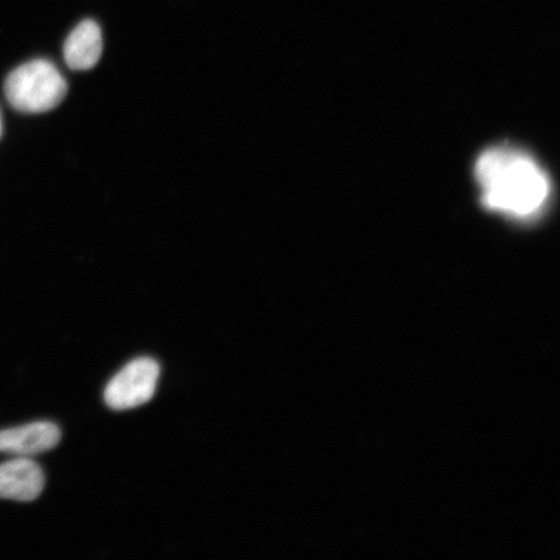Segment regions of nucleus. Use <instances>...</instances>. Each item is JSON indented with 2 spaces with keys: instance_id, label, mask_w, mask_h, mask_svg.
I'll return each mask as SVG.
<instances>
[{
  "instance_id": "1",
  "label": "nucleus",
  "mask_w": 560,
  "mask_h": 560,
  "mask_svg": "<svg viewBox=\"0 0 560 560\" xmlns=\"http://www.w3.org/2000/svg\"><path fill=\"white\" fill-rule=\"evenodd\" d=\"M474 173L485 207L513 219L537 217L551 195L550 180L540 164L511 146L485 151L476 161Z\"/></svg>"
},
{
  "instance_id": "2",
  "label": "nucleus",
  "mask_w": 560,
  "mask_h": 560,
  "mask_svg": "<svg viewBox=\"0 0 560 560\" xmlns=\"http://www.w3.org/2000/svg\"><path fill=\"white\" fill-rule=\"evenodd\" d=\"M68 92L58 68L46 60L28 62L7 78L5 93L10 104L26 114H40L58 106Z\"/></svg>"
},
{
  "instance_id": "3",
  "label": "nucleus",
  "mask_w": 560,
  "mask_h": 560,
  "mask_svg": "<svg viewBox=\"0 0 560 560\" xmlns=\"http://www.w3.org/2000/svg\"><path fill=\"white\" fill-rule=\"evenodd\" d=\"M159 375L160 367L154 359L143 357L131 361L106 386V405L121 411L148 403L154 397Z\"/></svg>"
},
{
  "instance_id": "4",
  "label": "nucleus",
  "mask_w": 560,
  "mask_h": 560,
  "mask_svg": "<svg viewBox=\"0 0 560 560\" xmlns=\"http://www.w3.org/2000/svg\"><path fill=\"white\" fill-rule=\"evenodd\" d=\"M62 438L58 426L39 422L0 431V453L31 458L52 450Z\"/></svg>"
},
{
  "instance_id": "5",
  "label": "nucleus",
  "mask_w": 560,
  "mask_h": 560,
  "mask_svg": "<svg viewBox=\"0 0 560 560\" xmlns=\"http://www.w3.org/2000/svg\"><path fill=\"white\" fill-rule=\"evenodd\" d=\"M42 468L30 458H20L0 465V498L20 502L37 499L44 490Z\"/></svg>"
},
{
  "instance_id": "6",
  "label": "nucleus",
  "mask_w": 560,
  "mask_h": 560,
  "mask_svg": "<svg viewBox=\"0 0 560 560\" xmlns=\"http://www.w3.org/2000/svg\"><path fill=\"white\" fill-rule=\"evenodd\" d=\"M102 50L100 26L93 20H84L74 28L65 42V61L73 70H89L99 62Z\"/></svg>"
},
{
  "instance_id": "7",
  "label": "nucleus",
  "mask_w": 560,
  "mask_h": 560,
  "mask_svg": "<svg viewBox=\"0 0 560 560\" xmlns=\"http://www.w3.org/2000/svg\"><path fill=\"white\" fill-rule=\"evenodd\" d=\"M3 135V122H2V116H0V137H2Z\"/></svg>"
}]
</instances>
